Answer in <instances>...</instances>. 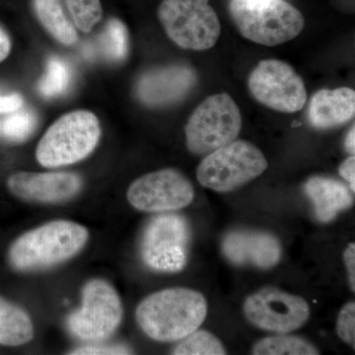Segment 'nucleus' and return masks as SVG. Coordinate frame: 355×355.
<instances>
[{
    "label": "nucleus",
    "mask_w": 355,
    "mask_h": 355,
    "mask_svg": "<svg viewBox=\"0 0 355 355\" xmlns=\"http://www.w3.org/2000/svg\"><path fill=\"white\" fill-rule=\"evenodd\" d=\"M200 292L174 287L155 292L137 306V324L146 336L161 343L179 342L197 331L207 316Z\"/></svg>",
    "instance_id": "nucleus-1"
},
{
    "label": "nucleus",
    "mask_w": 355,
    "mask_h": 355,
    "mask_svg": "<svg viewBox=\"0 0 355 355\" xmlns=\"http://www.w3.org/2000/svg\"><path fill=\"white\" fill-rule=\"evenodd\" d=\"M12 49L10 37L4 28L0 25V62H4L9 57Z\"/></svg>",
    "instance_id": "nucleus-31"
},
{
    "label": "nucleus",
    "mask_w": 355,
    "mask_h": 355,
    "mask_svg": "<svg viewBox=\"0 0 355 355\" xmlns=\"http://www.w3.org/2000/svg\"><path fill=\"white\" fill-rule=\"evenodd\" d=\"M101 137L99 119L88 110L62 114L44 132L36 158L46 168L76 164L95 150Z\"/></svg>",
    "instance_id": "nucleus-4"
},
{
    "label": "nucleus",
    "mask_w": 355,
    "mask_h": 355,
    "mask_svg": "<svg viewBox=\"0 0 355 355\" xmlns=\"http://www.w3.org/2000/svg\"><path fill=\"white\" fill-rule=\"evenodd\" d=\"M343 261L347 266V273H349V279L350 288L355 291V244L350 243L343 253Z\"/></svg>",
    "instance_id": "nucleus-29"
},
{
    "label": "nucleus",
    "mask_w": 355,
    "mask_h": 355,
    "mask_svg": "<svg viewBox=\"0 0 355 355\" xmlns=\"http://www.w3.org/2000/svg\"><path fill=\"white\" fill-rule=\"evenodd\" d=\"M83 181L72 172H18L7 180V187L15 197L26 202L58 203L76 197Z\"/></svg>",
    "instance_id": "nucleus-13"
},
{
    "label": "nucleus",
    "mask_w": 355,
    "mask_h": 355,
    "mask_svg": "<svg viewBox=\"0 0 355 355\" xmlns=\"http://www.w3.org/2000/svg\"><path fill=\"white\" fill-rule=\"evenodd\" d=\"M33 336L34 326L27 312L0 298V345L17 347L31 342Z\"/></svg>",
    "instance_id": "nucleus-19"
},
{
    "label": "nucleus",
    "mask_w": 355,
    "mask_h": 355,
    "mask_svg": "<svg viewBox=\"0 0 355 355\" xmlns=\"http://www.w3.org/2000/svg\"><path fill=\"white\" fill-rule=\"evenodd\" d=\"M304 191L314 205L318 220L323 223L334 220L340 212L349 209L354 203L349 188L333 178H310L304 184Z\"/></svg>",
    "instance_id": "nucleus-17"
},
{
    "label": "nucleus",
    "mask_w": 355,
    "mask_h": 355,
    "mask_svg": "<svg viewBox=\"0 0 355 355\" xmlns=\"http://www.w3.org/2000/svg\"><path fill=\"white\" fill-rule=\"evenodd\" d=\"M229 13L240 34L261 46L287 43L304 29L302 13L286 0H231Z\"/></svg>",
    "instance_id": "nucleus-3"
},
{
    "label": "nucleus",
    "mask_w": 355,
    "mask_h": 355,
    "mask_svg": "<svg viewBox=\"0 0 355 355\" xmlns=\"http://www.w3.org/2000/svg\"><path fill=\"white\" fill-rule=\"evenodd\" d=\"M190 241L188 221L164 212L147 224L140 246L142 260L155 272H181L188 261Z\"/></svg>",
    "instance_id": "nucleus-8"
},
{
    "label": "nucleus",
    "mask_w": 355,
    "mask_h": 355,
    "mask_svg": "<svg viewBox=\"0 0 355 355\" xmlns=\"http://www.w3.org/2000/svg\"><path fill=\"white\" fill-rule=\"evenodd\" d=\"M24 100L17 92H8L0 89V114H10L23 108Z\"/></svg>",
    "instance_id": "nucleus-28"
},
{
    "label": "nucleus",
    "mask_w": 355,
    "mask_h": 355,
    "mask_svg": "<svg viewBox=\"0 0 355 355\" xmlns=\"http://www.w3.org/2000/svg\"><path fill=\"white\" fill-rule=\"evenodd\" d=\"M248 87L257 101L282 113H296L307 102L304 81L282 60H261L248 78Z\"/></svg>",
    "instance_id": "nucleus-9"
},
{
    "label": "nucleus",
    "mask_w": 355,
    "mask_h": 355,
    "mask_svg": "<svg viewBox=\"0 0 355 355\" xmlns=\"http://www.w3.org/2000/svg\"><path fill=\"white\" fill-rule=\"evenodd\" d=\"M338 173L340 176L349 184L352 191H355V157L354 155H350L349 158L345 159L338 168Z\"/></svg>",
    "instance_id": "nucleus-30"
},
{
    "label": "nucleus",
    "mask_w": 355,
    "mask_h": 355,
    "mask_svg": "<svg viewBox=\"0 0 355 355\" xmlns=\"http://www.w3.org/2000/svg\"><path fill=\"white\" fill-rule=\"evenodd\" d=\"M103 44L107 57L114 62L125 60L130 50L127 26L116 18L110 19L103 35Z\"/></svg>",
    "instance_id": "nucleus-24"
},
{
    "label": "nucleus",
    "mask_w": 355,
    "mask_h": 355,
    "mask_svg": "<svg viewBox=\"0 0 355 355\" xmlns=\"http://www.w3.org/2000/svg\"><path fill=\"white\" fill-rule=\"evenodd\" d=\"M88 237L87 229L76 222H49L28 231L11 245L9 263L19 272L51 268L78 254Z\"/></svg>",
    "instance_id": "nucleus-2"
},
{
    "label": "nucleus",
    "mask_w": 355,
    "mask_h": 355,
    "mask_svg": "<svg viewBox=\"0 0 355 355\" xmlns=\"http://www.w3.org/2000/svg\"><path fill=\"white\" fill-rule=\"evenodd\" d=\"M222 253L231 263L270 270L282 260L279 240L266 231L238 229L224 236Z\"/></svg>",
    "instance_id": "nucleus-15"
},
{
    "label": "nucleus",
    "mask_w": 355,
    "mask_h": 355,
    "mask_svg": "<svg viewBox=\"0 0 355 355\" xmlns=\"http://www.w3.org/2000/svg\"><path fill=\"white\" fill-rule=\"evenodd\" d=\"M69 15L80 31L94 29L103 16L101 0H64Z\"/></svg>",
    "instance_id": "nucleus-23"
},
{
    "label": "nucleus",
    "mask_w": 355,
    "mask_h": 355,
    "mask_svg": "<svg viewBox=\"0 0 355 355\" xmlns=\"http://www.w3.org/2000/svg\"><path fill=\"white\" fill-rule=\"evenodd\" d=\"M37 123L38 120L34 112L21 108L8 114L2 123V135L9 141L19 144L31 137Z\"/></svg>",
    "instance_id": "nucleus-25"
},
{
    "label": "nucleus",
    "mask_w": 355,
    "mask_h": 355,
    "mask_svg": "<svg viewBox=\"0 0 355 355\" xmlns=\"http://www.w3.org/2000/svg\"><path fill=\"white\" fill-rule=\"evenodd\" d=\"M132 350L125 345H90L72 350L70 354H130Z\"/></svg>",
    "instance_id": "nucleus-27"
},
{
    "label": "nucleus",
    "mask_w": 355,
    "mask_h": 355,
    "mask_svg": "<svg viewBox=\"0 0 355 355\" xmlns=\"http://www.w3.org/2000/svg\"><path fill=\"white\" fill-rule=\"evenodd\" d=\"M243 309L250 323L275 334L298 330L311 316L310 306L304 298L277 287H266L248 296Z\"/></svg>",
    "instance_id": "nucleus-11"
},
{
    "label": "nucleus",
    "mask_w": 355,
    "mask_h": 355,
    "mask_svg": "<svg viewBox=\"0 0 355 355\" xmlns=\"http://www.w3.org/2000/svg\"><path fill=\"white\" fill-rule=\"evenodd\" d=\"M158 19L169 39L184 50H209L220 37V22L209 0H162Z\"/></svg>",
    "instance_id": "nucleus-7"
},
{
    "label": "nucleus",
    "mask_w": 355,
    "mask_h": 355,
    "mask_svg": "<svg viewBox=\"0 0 355 355\" xmlns=\"http://www.w3.org/2000/svg\"><path fill=\"white\" fill-rule=\"evenodd\" d=\"M71 81L69 65L60 58H51L46 73L40 81L39 91L44 98H55L64 94Z\"/></svg>",
    "instance_id": "nucleus-22"
},
{
    "label": "nucleus",
    "mask_w": 355,
    "mask_h": 355,
    "mask_svg": "<svg viewBox=\"0 0 355 355\" xmlns=\"http://www.w3.org/2000/svg\"><path fill=\"white\" fill-rule=\"evenodd\" d=\"M227 354L221 340L214 334L198 330L181 340L173 349L176 355H224Z\"/></svg>",
    "instance_id": "nucleus-21"
},
{
    "label": "nucleus",
    "mask_w": 355,
    "mask_h": 355,
    "mask_svg": "<svg viewBox=\"0 0 355 355\" xmlns=\"http://www.w3.org/2000/svg\"><path fill=\"white\" fill-rule=\"evenodd\" d=\"M268 168L263 153L246 140H234L207 154L198 165L197 179L205 188L229 193L260 177Z\"/></svg>",
    "instance_id": "nucleus-6"
},
{
    "label": "nucleus",
    "mask_w": 355,
    "mask_h": 355,
    "mask_svg": "<svg viewBox=\"0 0 355 355\" xmlns=\"http://www.w3.org/2000/svg\"><path fill=\"white\" fill-rule=\"evenodd\" d=\"M336 333L340 340L355 347V304L349 302L340 310L336 321Z\"/></svg>",
    "instance_id": "nucleus-26"
},
{
    "label": "nucleus",
    "mask_w": 355,
    "mask_h": 355,
    "mask_svg": "<svg viewBox=\"0 0 355 355\" xmlns=\"http://www.w3.org/2000/svg\"><path fill=\"white\" fill-rule=\"evenodd\" d=\"M127 197L139 211L164 214L189 207L195 198V190L181 172L162 169L135 180L128 188Z\"/></svg>",
    "instance_id": "nucleus-12"
},
{
    "label": "nucleus",
    "mask_w": 355,
    "mask_h": 355,
    "mask_svg": "<svg viewBox=\"0 0 355 355\" xmlns=\"http://www.w3.org/2000/svg\"><path fill=\"white\" fill-rule=\"evenodd\" d=\"M345 150L350 154V155H354L355 151V130L354 125L350 128L349 132H347V137H345Z\"/></svg>",
    "instance_id": "nucleus-32"
},
{
    "label": "nucleus",
    "mask_w": 355,
    "mask_h": 355,
    "mask_svg": "<svg viewBox=\"0 0 355 355\" xmlns=\"http://www.w3.org/2000/svg\"><path fill=\"white\" fill-rule=\"evenodd\" d=\"M254 355H318L319 349L304 338L279 334L263 338L254 345Z\"/></svg>",
    "instance_id": "nucleus-20"
},
{
    "label": "nucleus",
    "mask_w": 355,
    "mask_h": 355,
    "mask_svg": "<svg viewBox=\"0 0 355 355\" xmlns=\"http://www.w3.org/2000/svg\"><path fill=\"white\" fill-rule=\"evenodd\" d=\"M355 114L354 89H322L311 98L308 120L316 130H331L345 125Z\"/></svg>",
    "instance_id": "nucleus-16"
},
{
    "label": "nucleus",
    "mask_w": 355,
    "mask_h": 355,
    "mask_svg": "<svg viewBox=\"0 0 355 355\" xmlns=\"http://www.w3.org/2000/svg\"><path fill=\"white\" fill-rule=\"evenodd\" d=\"M123 305L120 296L109 282L93 279L83 287V305L69 318V328L84 340L109 338L120 326Z\"/></svg>",
    "instance_id": "nucleus-10"
},
{
    "label": "nucleus",
    "mask_w": 355,
    "mask_h": 355,
    "mask_svg": "<svg viewBox=\"0 0 355 355\" xmlns=\"http://www.w3.org/2000/svg\"><path fill=\"white\" fill-rule=\"evenodd\" d=\"M242 123L241 111L230 95L209 96L189 118L187 147L195 155H207L237 139Z\"/></svg>",
    "instance_id": "nucleus-5"
},
{
    "label": "nucleus",
    "mask_w": 355,
    "mask_h": 355,
    "mask_svg": "<svg viewBox=\"0 0 355 355\" xmlns=\"http://www.w3.org/2000/svg\"><path fill=\"white\" fill-rule=\"evenodd\" d=\"M197 83V72L190 65H170L142 74L137 81V95L146 106H169L184 99Z\"/></svg>",
    "instance_id": "nucleus-14"
},
{
    "label": "nucleus",
    "mask_w": 355,
    "mask_h": 355,
    "mask_svg": "<svg viewBox=\"0 0 355 355\" xmlns=\"http://www.w3.org/2000/svg\"><path fill=\"white\" fill-rule=\"evenodd\" d=\"M33 6L39 22L53 39L64 46L76 44L78 33L60 0H33Z\"/></svg>",
    "instance_id": "nucleus-18"
}]
</instances>
